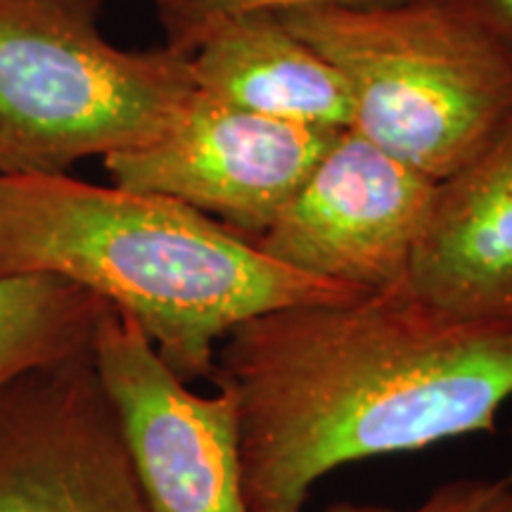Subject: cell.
I'll list each match as a JSON object with an SVG mask.
<instances>
[{"label": "cell", "instance_id": "5b68a950", "mask_svg": "<svg viewBox=\"0 0 512 512\" xmlns=\"http://www.w3.org/2000/svg\"><path fill=\"white\" fill-rule=\"evenodd\" d=\"M437 190L439 181L347 128L252 245L325 283L406 290Z\"/></svg>", "mask_w": 512, "mask_h": 512}, {"label": "cell", "instance_id": "7c38bea8", "mask_svg": "<svg viewBox=\"0 0 512 512\" xmlns=\"http://www.w3.org/2000/svg\"><path fill=\"white\" fill-rule=\"evenodd\" d=\"M164 31V46L190 57L223 22L245 15H285L316 8H361L396 0H152Z\"/></svg>", "mask_w": 512, "mask_h": 512}, {"label": "cell", "instance_id": "4fadbf2b", "mask_svg": "<svg viewBox=\"0 0 512 512\" xmlns=\"http://www.w3.org/2000/svg\"><path fill=\"white\" fill-rule=\"evenodd\" d=\"M408 512H512V479H456Z\"/></svg>", "mask_w": 512, "mask_h": 512}, {"label": "cell", "instance_id": "8fae6325", "mask_svg": "<svg viewBox=\"0 0 512 512\" xmlns=\"http://www.w3.org/2000/svg\"><path fill=\"white\" fill-rule=\"evenodd\" d=\"M107 304L55 275H0V387L91 351Z\"/></svg>", "mask_w": 512, "mask_h": 512}, {"label": "cell", "instance_id": "ba28073f", "mask_svg": "<svg viewBox=\"0 0 512 512\" xmlns=\"http://www.w3.org/2000/svg\"><path fill=\"white\" fill-rule=\"evenodd\" d=\"M0 512H147L91 351L0 387Z\"/></svg>", "mask_w": 512, "mask_h": 512}, {"label": "cell", "instance_id": "2e32d148", "mask_svg": "<svg viewBox=\"0 0 512 512\" xmlns=\"http://www.w3.org/2000/svg\"><path fill=\"white\" fill-rule=\"evenodd\" d=\"M510 479H512V477H510Z\"/></svg>", "mask_w": 512, "mask_h": 512}, {"label": "cell", "instance_id": "277c9868", "mask_svg": "<svg viewBox=\"0 0 512 512\" xmlns=\"http://www.w3.org/2000/svg\"><path fill=\"white\" fill-rule=\"evenodd\" d=\"M100 17L102 0H0V178L150 143L197 93L188 57L117 48Z\"/></svg>", "mask_w": 512, "mask_h": 512}, {"label": "cell", "instance_id": "8992f818", "mask_svg": "<svg viewBox=\"0 0 512 512\" xmlns=\"http://www.w3.org/2000/svg\"><path fill=\"white\" fill-rule=\"evenodd\" d=\"M91 361L121 427L147 512H252L238 406L202 396L164 363L136 320L107 304Z\"/></svg>", "mask_w": 512, "mask_h": 512}, {"label": "cell", "instance_id": "9a60e30c", "mask_svg": "<svg viewBox=\"0 0 512 512\" xmlns=\"http://www.w3.org/2000/svg\"><path fill=\"white\" fill-rule=\"evenodd\" d=\"M325 512H399V510L384 508V505H370V503H337Z\"/></svg>", "mask_w": 512, "mask_h": 512}, {"label": "cell", "instance_id": "5bb4252c", "mask_svg": "<svg viewBox=\"0 0 512 512\" xmlns=\"http://www.w3.org/2000/svg\"><path fill=\"white\" fill-rule=\"evenodd\" d=\"M512 64V0H453Z\"/></svg>", "mask_w": 512, "mask_h": 512}, {"label": "cell", "instance_id": "3957f363", "mask_svg": "<svg viewBox=\"0 0 512 512\" xmlns=\"http://www.w3.org/2000/svg\"><path fill=\"white\" fill-rule=\"evenodd\" d=\"M347 83L370 143L446 181L512 114V64L453 0L285 12Z\"/></svg>", "mask_w": 512, "mask_h": 512}, {"label": "cell", "instance_id": "6da1fadb", "mask_svg": "<svg viewBox=\"0 0 512 512\" xmlns=\"http://www.w3.org/2000/svg\"><path fill=\"white\" fill-rule=\"evenodd\" d=\"M238 406L252 512H304L356 460L494 434L512 399V325L408 290L268 311L233 328L211 375Z\"/></svg>", "mask_w": 512, "mask_h": 512}, {"label": "cell", "instance_id": "52a82bcc", "mask_svg": "<svg viewBox=\"0 0 512 512\" xmlns=\"http://www.w3.org/2000/svg\"><path fill=\"white\" fill-rule=\"evenodd\" d=\"M337 133L197 91L162 136L102 162L114 185L174 197L252 240L302 188Z\"/></svg>", "mask_w": 512, "mask_h": 512}, {"label": "cell", "instance_id": "30bf717a", "mask_svg": "<svg viewBox=\"0 0 512 512\" xmlns=\"http://www.w3.org/2000/svg\"><path fill=\"white\" fill-rule=\"evenodd\" d=\"M188 60L197 91L226 105L323 131L354 124L342 74L280 15L223 22Z\"/></svg>", "mask_w": 512, "mask_h": 512}, {"label": "cell", "instance_id": "9c48e42d", "mask_svg": "<svg viewBox=\"0 0 512 512\" xmlns=\"http://www.w3.org/2000/svg\"><path fill=\"white\" fill-rule=\"evenodd\" d=\"M408 290L456 318L512 325V114L439 183Z\"/></svg>", "mask_w": 512, "mask_h": 512}, {"label": "cell", "instance_id": "7a4b0ae2", "mask_svg": "<svg viewBox=\"0 0 512 512\" xmlns=\"http://www.w3.org/2000/svg\"><path fill=\"white\" fill-rule=\"evenodd\" d=\"M0 275H55L136 320L185 382L240 323L366 297L297 273L174 197L69 174L0 178Z\"/></svg>", "mask_w": 512, "mask_h": 512}]
</instances>
